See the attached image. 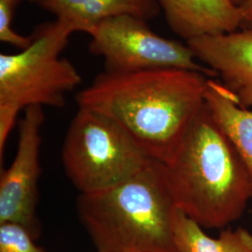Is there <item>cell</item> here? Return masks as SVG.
Masks as SVG:
<instances>
[{
    "mask_svg": "<svg viewBox=\"0 0 252 252\" xmlns=\"http://www.w3.org/2000/svg\"><path fill=\"white\" fill-rule=\"evenodd\" d=\"M208 79L177 68L105 71L77 103L113 121L150 159L166 163L206 104Z\"/></svg>",
    "mask_w": 252,
    "mask_h": 252,
    "instance_id": "cell-1",
    "label": "cell"
},
{
    "mask_svg": "<svg viewBox=\"0 0 252 252\" xmlns=\"http://www.w3.org/2000/svg\"><path fill=\"white\" fill-rule=\"evenodd\" d=\"M162 164L175 206L204 228L237 220L252 198V177L206 104Z\"/></svg>",
    "mask_w": 252,
    "mask_h": 252,
    "instance_id": "cell-2",
    "label": "cell"
},
{
    "mask_svg": "<svg viewBox=\"0 0 252 252\" xmlns=\"http://www.w3.org/2000/svg\"><path fill=\"white\" fill-rule=\"evenodd\" d=\"M176 206L162 162L110 189L80 193L77 210L98 252H178L172 234Z\"/></svg>",
    "mask_w": 252,
    "mask_h": 252,
    "instance_id": "cell-3",
    "label": "cell"
},
{
    "mask_svg": "<svg viewBox=\"0 0 252 252\" xmlns=\"http://www.w3.org/2000/svg\"><path fill=\"white\" fill-rule=\"evenodd\" d=\"M151 160L113 121L89 108H79L63 140V168L82 194L116 186Z\"/></svg>",
    "mask_w": 252,
    "mask_h": 252,
    "instance_id": "cell-4",
    "label": "cell"
},
{
    "mask_svg": "<svg viewBox=\"0 0 252 252\" xmlns=\"http://www.w3.org/2000/svg\"><path fill=\"white\" fill-rule=\"evenodd\" d=\"M76 27L61 20L47 24L18 54H0V104L27 108H62L81 82L77 68L61 53Z\"/></svg>",
    "mask_w": 252,
    "mask_h": 252,
    "instance_id": "cell-5",
    "label": "cell"
},
{
    "mask_svg": "<svg viewBox=\"0 0 252 252\" xmlns=\"http://www.w3.org/2000/svg\"><path fill=\"white\" fill-rule=\"evenodd\" d=\"M91 54L104 58L106 71L135 72L177 68L217 77L192 54L189 46L157 35L144 19L122 15L108 19L89 33Z\"/></svg>",
    "mask_w": 252,
    "mask_h": 252,
    "instance_id": "cell-6",
    "label": "cell"
},
{
    "mask_svg": "<svg viewBox=\"0 0 252 252\" xmlns=\"http://www.w3.org/2000/svg\"><path fill=\"white\" fill-rule=\"evenodd\" d=\"M45 120L43 108H26L20 122L16 154L0 179V223L14 222L26 227L36 238L39 225L36 217L41 128Z\"/></svg>",
    "mask_w": 252,
    "mask_h": 252,
    "instance_id": "cell-7",
    "label": "cell"
},
{
    "mask_svg": "<svg viewBox=\"0 0 252 252\" xmlns=\"http://www.w3.org/2000/svg\"><path fill=\"white\" fill-rule=\"evenodd\" d=\"M187 45L200 63L220 77L241 107L252 108V30L197 36Z\"/></svg>",
    "mask_w": 252,
    "mask_h": 252,
    "instance_id": "cell-8",
    "label": "cell"
},
{
    "mask_svg": "<svg viewBox=\"0 0 252 252\" xmlns=\"http://www.w3.org/2000/svg\"><path fill=\"white\" fill-rule=\"evenodd\" d=\"M167 25L189 39L231 33L242 27L240 10L231 0H157Z\"/></svg>",
    "mask_w": 252,
    "mask_h": 252,
    "instance_id": "cell-9",
    "label": "cell"
},
{
    "mask_svg": "<svg viewBox=\"0 0 252 252\" xmlns=\"http://www.w3.org/2000/svg\"><path fill=\"white\" fill-rule=\"evenodd\" d=\"M52 12L57 20L89 34L100 23L122 15H132L146 21L160 12L157 0H32Z\"/></svg>",
    "mask_w": 252,
    "mask_h": 252,
    "instance_id": "cell-10",
    "label": "cell"
},
{
    "mask_svg": "<svg viewBox=\"0 0 252 252\" xmlns=\"http://www.w3.org/2000/svg\"><path fill=\"white\" fill-rule=\"evenodd\" d=\"M206 106L230 139L252 180V109L241 107L220 81L208 79Z\"/></svg>",
    "mask_w": 252,
    "mask_h": 252,
    "instance_id": "cell-11",
    "label": "cell"
},
{
    "mask_svg": "<svg viewBox=\"0 0 252 252\" xmlns=\"http://www.w3.org/2000/svg\"><path fill=\"white\" fill-rule=\"evenodd\" d=\"M171 226L178 252H252V234L244 228L225 230L211 237L178 207L173 211Z\"/></svg>",
    "mask_w": 252,
    "mask_h": 252,
    "instance_id": "cell-12",
    "label": "cell"
},
{
    "mask_svg": "<svg viewBox=\"0 0 252 252\" xmlns=\"http://www.w3.org/2000/svg\"><path fill=\"white\" fill-rule=\"evenodd\" d=\"M0 252H47L35 243L26 227L14 222L0 223Z\"/></svg>",
    "mask_w": 252,
    "mask_h": 252,
    "instance_id": "cell-13",
    "label": "cell"
},
{
    "mask_svg": "<svg viewBox=\"0 0 252 252\" xmlns=\"http://www.w3.org/2000/svg\"><path fill=\"white\" fill-rule=\"evenodd\" d=\"M21 1L23 0H0V40L20 51L27 49L33 40V36H23L12 27L14 12Z\"/></svg>",
    "mask_w": 252,
    "mask_h": 252,
    "instance_id": "cell-14",
    "label": "cell"
},
{
    "mask_svg": "<svg viewBox=\"0 0 252 252\" xmlns=\"http://www.w3.org/2000/svg\"><path fill=\"white\" fill-rule=\"evenodd\" d=\"M20 108L11 105L0 104V161L2 164L3 155L9 134L14 127Z\"/></svg>",
    "mask_w": 252,
    "mask_h": 252,
    "instance_id": "cell-15",
    "label": "cell"
},
{
    "mask_svg": "<svg viewBox=\"0 0 252 252\" xmlns=\"http://www.w3.org/2000/svg\"><path fill=\"white\" fill-rule=\"evenodd\" d=\"M237 7L242 18V27L252 30V0H243Z\"/></svg>",
    "mask_w": 252,
    "mask_h": 252,
    "instance_id": "cell-16",
    "label": "cell"
},
{
    "mask_svg": "<svg viewBox=\"0 0 252 252\" xmlns=\"http://www.w3.org/2000/svg\"><path fill=\"white\" fill-rule=\"evenodd\" d=\"M242 1H243V0H231V2H232V3H234L235 6H238Z\"/></svg>",
    "mask_w": 252,
    "mask_h": 252,
    "instance_id": "cell-17",
    "label": "cell"
}]
</instances>
